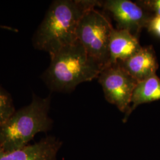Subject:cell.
<instances>
[{
	"label": "cell",
	"instance_id": "obj_1",
	"mask_svg": "<svg viewBox=\"0 0 160 160\" xmlns=\"http://www.w3.org/2000/svg\"><path fill=\"white\" fill-rule=\"evenodd\" d=\"M96 7H100V1H53L33 34V46L51 55L73 44L77 40V30L80 20L86 12Z\"/></svg>",
	"mask_w": 160,
	"mask_h": 160
},
{
	"label": "cell",
	"instance_id": "obj_6",
	"mask_svg": "<svg viewBox=\"0 0 160 160\" xmlns=\"http://www.w3.org/2000/svg\"><path fill=\"white\" fill-rule=\"evenodd\" d=\"M100 7L112 14L116 29L126 30L138 38L154 16L137 2L129 0L100 1Z\"/></svg>",
	"mask_w": 160,
	"mask_h": 160
},
{
	"label": "cell",
	"instance_id": "obj_10",
	"mask_svg": "<svg viewBox=\"0 0 160 160\" xmlns=\"http://www.w3.org/2000/svg\"><path fill=\"white\" fill-rule=\"evenodd\" d=\"M160 100V79L154 75L138 82L131 98L130 114L138 106Z\"/></svg>",
	"mask_w": 160,
	"mask_h": 160
},
{
	"label": "cell",
	"instance_id": "obj_12",
	"mask_svg": "<svg viewBox=\"0 0 160 160\" xmlns=\"http://www.w3.org/2000/svg\"><path fill=\"white\" fill-rule=\"evenodd\" d=\"M136 2L154 16H160V0L138 1Z\"/></svg>",
	"mask_w": 160,
	"mask_h": 160
},
{
	"label": "cell",
	"instance_id": "obj_2",
	"mask_svg": "<svg viewBox=\"0 0 160 160\" xmlns=\"http://www.w3.org/2000/svg\"><path fill=\"white\" fill-rule=\"evenodd\" d=\"M50 57L51 63L42 79L52 92H72L81 83L98 78L103 70L78 40Z\"/></svg>",
	"mask_w": 160,
	"mask_h": 160
},
{
	"label": "cell",
	"instance_id": "obj_5",
	"mask_svg": "<svg viewBox=\"0 0 160 160\" xmlns=\"http://www.w3.org/2000/svg\"><path fill=\"white\" fill-rule=\"evenodd\" d=\"M98 80L102 86L105 98L125 114L123 122H126L130 116L132 94L138 82L118 63L104 67Z\"/></svg>",
	"mask_w": 160,
	"mask_h": 160
},
{
	"label": "cell",
	"instance_id": "obj_4",
	"mask_svg": "<svg viewBox=\"0 0 160 160\" xmlns=\"http://www.w3.org/2000/svg\"><path fill=\"white\" fill-rule=\"evenodd\" d=\"M113 29L106 16L94 8L84 14L77 30V40L103 69L109 64V41Z\"/></svg>",
	"mask_w": 160,
	"mask_h": 160
},
{
	"label": "cell",
	"instance_id": "obj_14",
	"mask_svg": "<svg viewBox=\"0 0 160 160\" xmlns=\"http://www.w3.org/2000/svg\"><path fill=\"white\" fill-rule=\"evenodd\" d=\"M0 28L1 29H7L9 31H12V32H18V30L16 29H14V28H12L11 27H9V26H2V25H0Z\"/></svg>",
	"mask_w": 160,
	"mask_h": 160
},
{
	"label": "cell",
	"instance_id": "obj_7",
	"mask_svg": "<svg viewBox=\"0 0 160 160\" xmlns=\"http://www.w3.org/2000/svg\"><path fill=\"white\" fill-rule=\"evenodd\" d=\"M62 144L57 138L48 136L33 145L12 152L0 148V160H56Z\"/></svg>",
	"mask_w": 160,
	"mask_h": 160
},
{
	"label": "cell",
	"instance_id": "obj_11",
	"mask_svg": "<svg viewBox=\"0 0 160 160\" xmlns=\"http://www.w3.org/2000/svg\"><path fill=\"white\" fill-rule=\"evenodd\" d=\"M15 111L10 94L0 85V125L4 123Z\"/></svg>",
	"mask_w": 160,
	"mask_h": 160
},
{
	"label": "cell",
	"instance_id": "obj_13",
	"mask_svg": "<svg viewBox=\"0 0 160 160\" xmlns=\"http://www.w3.org/2000/svg\"><path fill=\"white\" fill-rule=\"evenodd\" d=\"M149 33L160 38V16H153L147 28Z\"/></svg>",
	"mask_w": 160,
	"mask_h": 160
},
{
	"label": "cell",
	"instance_id": "obj_8",
	"mask_svg": "<svg viewBox=\"0 0 160 160\" xmlns=\"http://www.w3.org/2000/svg\"><path fill=\"white\" fill-rule=\"evenodd\" d=\"M117 63L138 82L156 74L158 68L156 54L152 46L142 47L131 57Z\"/></svg>",
	"mask_w": 160,
	"mask_h": 160
},
{
	"label": "cell",
	"instance_id": "obj_9",
	"mask_svg": "<svg viewBox=\"0 0 160 160\" xmlns=\"http://www.w3.org/2000/svg\"><path fill=\"white\" fill-rule=\"evenodd\" d=\"M142 48L139 38L126 30L113 28L109 41L108 65L126 60L136 54Z\"/></svg>",
	"mask_w": 160,
	"mask_h": 160
},
{
	"label": "cell",
	"instance_id": "obj_3",
	"mask_svg": "<svg viewBox=\"0 0 160 160\" xmlns=\"http://www.w3.org/2000/svg\"><path fill=\"white\" fill-rule=\"evenodd\" d=\"M51 96L42 98L32 94L30 104L15 112L0 125V148L6 152L23 148L39 132L51 129L49 116Z\"/></svg>",
	"mask_w": 160,
	"mask_h": 160
}]
</instances>
